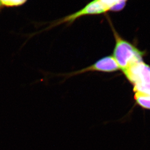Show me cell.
I'll return each mask as SVG.
<instances>
[{"instance_id":"cell-5","label":"cell","mask_w":150,"mask_h":150,"mask_svg":"<svg viewBox=\"0 0 150 150\" xmlns=\"http://www.w3.org/2000/svg\"><path fill=\"white\" fill-rule=\"evenodd\" d=\"M28 0H0V12L4 8L18 7L23 5Z\"/></svg>"},{"instance_id":"cell-3","label":"cell","mask_w":150,"mask_h":150,"mask_svg":"<svg viewBox=\"0 0 150 150\" xmlns=\"http://www.w3.org/2000/svg\"><path fill=\"white\" fill-rule=\"evenodd\" d=\"M120 69V67L113 56H108L100 59L92 65L77 71L67 73H59L55 74V75L56 76L64 77V79L65 80L73 76L90 72L111 73L114 72Z\"/></svg>"},{"instance_id":"cell-1","label":"cell","mask_w":150,"mask_h":150,"mask_svg":"<svg viewBox=\"0 0 150 150\" xmlns=\"http://www.w3.org/2000/svg\"><path fill=\"white\" fill-rule=\"evenodd\" d=\"M107 18L115 39L113 57L120 67V69L123 72L132 65L142 61V57L145 53L121 37L115 30L110 18Z\"/></svg>"},{"instance_id":"cell-2","label":"cell","mask_w":150,"mask_h":150,"mask_svg":"<svg viewBox=\"0 0 150 150\" xmlns=\"http://www.w3.org/2000/svg\"><path fill=\"white\" fill-rule=\"evenodd\" d=\"M133 85L134 92L150 95V67L143 61L137 62L123 71Z\"/></svg>"},{"instance_id":"cell-4","label":"cell","mask_w":150,"mask_h":150,"mask_svg":"<svg viewBox=\"0 0 150 150\" xmlns=\"http://www.w3.org/2000/svg\"><path fill=\"white\" fill-rule=\"evenodd\" d=\"M134 99L139 105L143 108L150 109V95L143 93L136 92Z\"/></svg>"}]
</instances>
